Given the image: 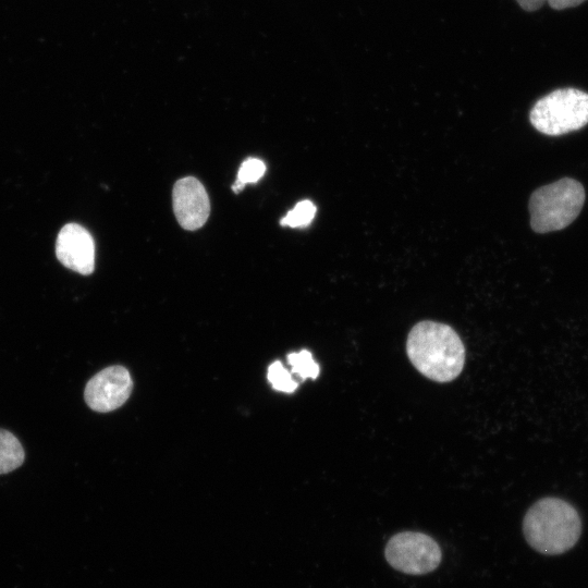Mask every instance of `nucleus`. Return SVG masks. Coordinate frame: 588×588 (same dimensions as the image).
Listing matches in <instances>:
<instances>
[{
	"label": "nucleus",
	"instance_id": "f257e3e1",
	"mask_svg": "<svg viewBox=\"0 0 588 588\" xmlns=\"http://www.w3.org/2000/svg\"><path fill=\"white\" fill-rule=\"evenodd\" d=\"M406 352L414 367L437 382L454 380L465 363L464 344L456 331L445 323L430 320L412 328Z\"/></svg>",
	"mask_w": 588,
	"mask_h": 588
},
{
	"label": "nucleus",
	"instance_id": "f03ea898",
	"mask_svg": "<svg viewBox=\"0 0 588 588\" xmlns=\"http://www.w3.org/2000/svg\"><path fill=\"white\" fill-rule=\"evenodd\" d=\"M523 531L536 551L555 555L576 544L581 534V520L568 502L548 497L529 507L523 520Z\"/></svg>",
	"mask_w": 588,
	"mask_h": 588
},
{
	"label": "nucleus",
	"instance_id": "7ed1b4c3",
	"mask_svg": "<svg viewBox=\"0 0 588 588\" xmlns=\"http://www.w3.org/2000/svg\"><path fill=\"white\" fill-rule=\"evenodd\" d=\"M585 197L581 183L571 177L537 188L528 205L531 229L548 233L568 226L580 213Z\"/></svg>",
	"mask_w": 588,
	"mask_h": 588
},
{
	"label": "nucleus",
	"instance_id": "20e7f679",
	"mask_svg": "<svg viewBox=\"0 0 588 588\" xmlns=\"http://www.w3.org/2000/svg\"><path fill=\"white\" fill-rule=\"evenodd\" d=\"M540 133L560 136L588 124V94L576 88H560L540 98L529 114Z\"/></svg>",
	"mask_w": 588,
	"mask_h": 588
},
{
	"label": "nucleus",
	"instance_id": "39448f33",
	"mask_svg": "<svg viewBox=\"0 0 588 588\" xmlns=\"http://www.w3.org/2000/svg\"><path fill=\"white\" fill-rule=\"evenodd\" d=\"M384 556L396 571L408 575H422L439 566L442 552L430 536L419 531H402L390 538Z\"/></svg>",
	"mask_w": 588,
	"mask_h": 588
},
{
	"label": "nucleus",
	"instance_id": "423d86ee",
	"mask_svg": "<svg viewBox=\"0 0 588 588\" xmlns=\"http://www.w3.org/2000/svg\"><path fill=\"white\" fill-rule=\"evenodd\" d=\"M133 381L123 366H109L89 379L84 399L95 412L108 413L122 406L131 395Z\"/></svg>",
	"mask_w": 588,
	"mask_h": 588
},
{
	"label": "nucleus",
	"instance_id": "0eeeda50",
	"mask_svg": "<svg viewBox=\"0 0 588 588\" xmlns=\"http://www.w3.org/2000/svg\"><path fill=\"white\" fill-rule=\"evenodd\" d=\"M58 260L66 268L83 275L95 269V242L90 233L77 223H68L56 241Z\"/></svg>",
	"mask_w": 588,
	"mask_h": 588
},
{
	"label": "nucleus",
	"instance_id": "6e6552de",
	"mask_svg": "<svg viewBox=\"0 0 588 588\" xmlns=\"http://www.w3.org/2000/svg\"><path fill=\"white\" fill-rule=\"evenodd\" d=\"M173 211L180 225L188 231L201 228L210 213V203L204 185L195 177L179 180L172 193Z\"/></svg>",
	"mask_w": 588,
	"mask_h": 588
},
{
	"label": "nucleus",
	"instance_id": "1a4fd4ad",
	"mask_svg": "<svg viewBox=\"0 0 588 588\" xmlns=\"http://www.w3.org/2000/svg\"><path fill=\"white\" fill-rule=\"evenodd\" d=\"M25 460V452L17 438L0 428V475L19 468Z\"/></svg>",
	"mask_w": 588,
	"mask_h": 588
},
{
	"label": "nucleus",
	"instance_id": "9d476101",
	"mask_svg": "<svg viewBox=\"0 0 588 588\" xmlns=\"http://www.w3.org/2000/svg\"><path fill=\"white\" fill-rule=\"evenodd\" d=\"M316 206L313 201L304 199L298 201L287 213L282 217L280 223L283 226L305 228L311 223L316 215Z\"/></svg>",
	"mask_w": 588,
	"mask_h": 588
},
{
	"label": "nucleus",
	"instance_id": "9b49d317",
	"mask_svg": "<svg viewBox=\"0 0 588 588\" xmlns=\"http://www.w3.org/2000/svg\"><path fill=\"white\" fill-rule=\"evenodd\" d=\"M266 172V164L262 160L258 158H247L242 162L238 172L237 179L232 185L234 193L241 192L246 184H252L258 182Z\"/></svg>",
	"mask_w": 588,
	"mask_h": 588
},
{
	"label": "nucleus",
	"instance_id": "f8f14e48",
	"mask_svg": "<svg viewBox=\"0 0 588 588\" xmlns=\"http://www.w3.org/2000/svg\"><path fill=\"white\" fill-rule=\"evenodd\" d=\"M287 362L292 368V372L297 375L302 380L307 378L316 379L319 375V365L314 360L311 353L306 350L289 354Z\"/></svg>",
	"mask_w": 588,
	"mask_h": 588
},
{
	"label": "nucleus",
	"instance_id": "ddd939ff",
	"mask_svg": "<svg viewBox=\"0 0 588 588\" xmlns=\"http://www.w3.org/2000/svg\"><path fill=\"white\" fill-rule=\"evenodd\" d=\"M268 380L277 391L292 393L297 389V382L279 360L269 366Z\"/></svg>",
	"mask_w": 588,
	"mask_h": 588
},
{
	"label": "nucleus",
	"instance_id": "4468645a",
	"mask_svg": "<svg viewBox=\"0 0 588 588\" xmlns=\"http://www.w3.org/2000/svg\"><path fill=\"white\" fill-rule=\"evenodd\" d=\"M586 0H547L550 7L555 10H563L572 7L579 5Z\"/></svg>",
	"mask_w": 588,
	"mask_h": 588
},
{
	"label": "nucleus",
	"instance_id": "2eb2a0df",
	"mask_svg": "<svg viewBox=\"0 0 588 588\" xmlns=\"http://www.w3.org/2000/svg\"><path fill=\"white\" fill-rule=\"evenodd\" d=\"M516 2L526 11H536L540 9L547 0H516Z\"/></svg>",
	"mask_w": 588,
	"mask_h": 588
}]
</instances>
